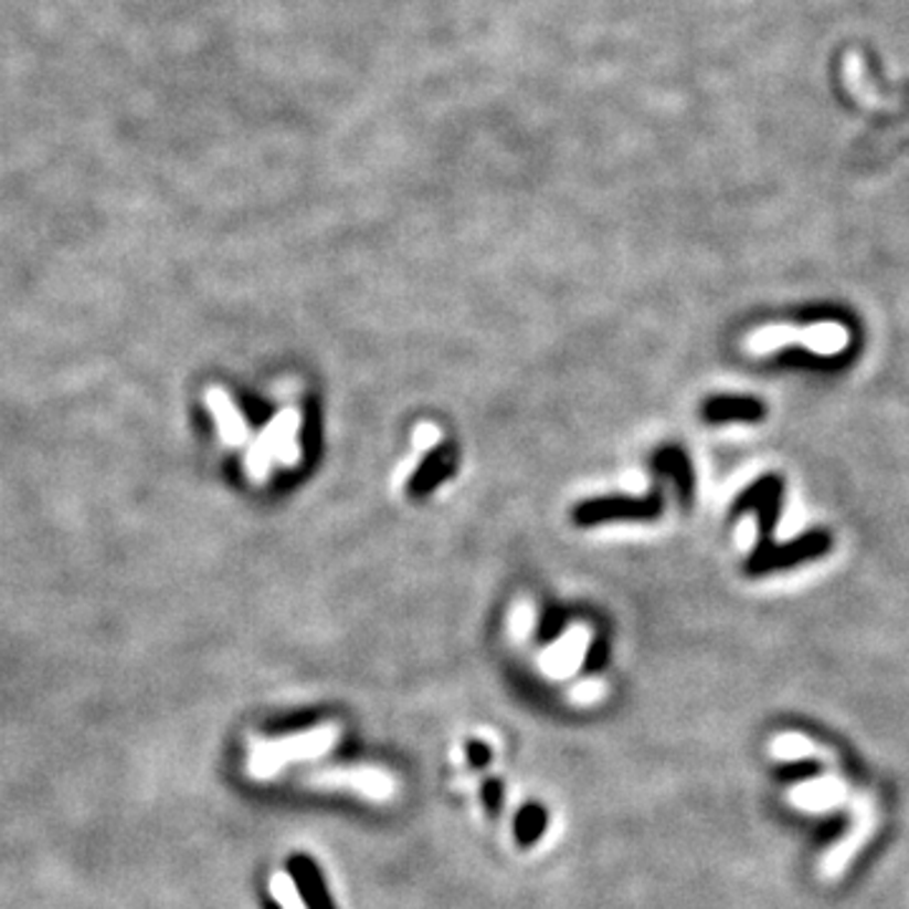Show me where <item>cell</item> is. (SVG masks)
<instances>
[{"label":"cell","instance_id":"6da1fadb","mask_svg":"<svg viewBox=\"0 0 909 909\" xmlns=\"http://www.w3.org/2000/svg\"><path fill=\"white\" fill-rule=\"evenodd\" d=\"M771 755L775 761H803V758H816L824 765V773L814 781H803L799 785L785 793V801L791 803L796 811L803 814H828V811H836L838 806H849L854 811V828L852 834L844 838L842 844H836V849L832 854H826L821 859V879L832 881L838 879L846 869V864H852V859L864 844L874 836V828H877L879 811L874 796L867 791H854L852 783H846V779L838 771L836 758L828 748L816 746L814 740L806 736H799V732H783L771 743Z\"/></svg>","mask_w":909,"mask_h":909},{"label":"cell","instance_id":"7a4b0ae2","mask_svg":"<svg viewBox=\"0 0 909 909\" xmlns=\"http://www.w3.org/2000/svg\"><path fill=\"white\" fill-rule=\"evenodd\" d=\"M337 738V730L334 728H319L306 732V736H294V738H281L253 750L251 755V768L255 773H271L276 771V765L294 761V758H311L316 753H324L326 748L334 743Z\"/></svg>","mask_w":909,"mask_h":909},{"label":"cell","instance_id":"3957f363","mask_svg":"<svg viewBox=\"0 0 909 909\" xmlns=\"http://www.w3.org/2000/svg\"><path fill=\"white\" fill-rule=\"evenodd\" d=\"M586 652V640H584V630H577L571 632L569 637H563L556 647L549 652V659H546V665H549V673L553 675H571L577 665L584 657Z\"/></svg>","mask_w":909,"mask_h":909},{"label":"cell","instance_id":"277c9868","mask_svg":"<svg viewBox=\"0 0 909 909\" xmlns=\"http://www.w3.org/2000/svg\"><path fill=\"white\" fill-rule=\"evenodd\" d=\"M710 420H732V417H761V408L758 402H746V400H718L712 402L708 410H705Z\"/></svg>","mask_w":909,"mask_h":909},{"label":"cell","instance_id":"5b68a950","mask_svg":"<svg viewBox=\"0 0 909 909\" xmlns=\"http://www.w3.org/2000/svg\"><path fill=\"white\" fill-rule=\"evenodd\" d=\"M276 897L281 899V905H284L286 909H306L304 905H302V899H298V895L294 891V885H290L288 879H278L276 881Z\"/></svg>","mask_w":909,"mask_h":909}]
</instances>
